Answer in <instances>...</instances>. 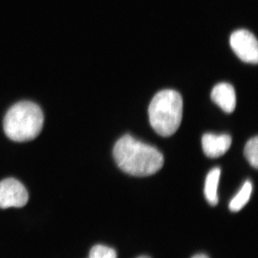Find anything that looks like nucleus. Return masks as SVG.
Here are the masks:
<instances>
[{
	"label": "nucleus",
	"instance_id": "nucleus-8",
	"mask_svg": "<svg viewBox=\"0 0 258 258\" xmlns=\"http://www.w3.org/2000/svg\"><path fill=\"white\" fill-rule=\"evenodd\" d=\"M221 170L220 168H214L207 176L205 185V196L207 201L212 206L218 204L219 198L217 196V187L220 181Z\"/></svg>",
	"mask_w": 258,
	"mask_h": 258
},
{
	"label": "nucleus",
	"instance_id": "nucleus-1",
	"mask_svg": "<svg viewBox=\"0 0 258 258\" xmlns=\"http://www.w3.org/2000/svg\"><path fill=\"white\" fill-rule=\"evenodd\" d=\"M113 157L122 171L135 176L152 175L160 170L164 162L162 154L155 147L128 134L115 144Z\"/></svg>",
	"mask_w": 258,
	"mask_h": 258
},
{
	"label": "nucleus",
	"instance_id": "nucleus-2",
	"mask_svg": "<svg viewBox=\"0 0 258 258\" xmlns=\"http://www.w3.org/2000/svg\"><path fill=\"white\" fill-rule=\"evenodd\" d=\"M44 115L41 108L30 101H22L10 108L4 118V131L14 142L33 140L42 131Z\"/></svg>",
	"mask_w": 258,
	"mask_h": 258
},
{
	"label": "nucleus",
	"instance_id": "nucleus-11",
	"mask_svg": "<svg viewBox=\"0 0 258 258\" xmlns=\"http://www.w3.org/2000/svg\"><path fill=\"white\" fill-rule=\"evenodd\" d=\"M89 258H117L115 251L102 244L93 246L90 251Z\"/></svg>",
	"mask_w": 258,
	"mask_h": 258
},
{
	"label": "nucleus",
	"instance_id": "nucleus-4",
	"mask_svg": "<svg viewBox=\"0 0 258 258\" xmlns=\"http://www.w3.org/2000/svg\"><path fill=\"white\" fill-rule=\"evenodd\" d=\"M230 42L231 47L240 60L249 63H257L258 44L253 34L248 30H236L231 35Z\"/></svg>",
	"mask_w": 258,
	"mask_h": 258
},
{
	"label": "nucleus",
	"instance_id": "nucleus-9",
	"mask_svg": "<svg viewBox=\"0 0 258 258\" xmlns=\"http://www.w3.org/2000/svg\"><path fill=\"white\" fill-rule=\"evenodd\" d=\"M252 191V185L251 181H246L239 192L235 198L231 200L229 208L232 212L240 211L248 203Z\"/></svg>",
	"mask_w": 258,
	"mask_h": 258
},
{
	"label": "nucleus",
	"instance_id": "nucleus-12",
	"mask_svg": "<svg viewBox=\"0 0 258 258\" xmlns=\"http://www.w3.org/2000/svg\"><path fill=\"white\" fill-rule=\"evenodd\" d=\"M192 258H209L208 256L205 255V254H197V255L194 256Z\"/></svg>",
	"mask_w": 258,
	"mask_h": 258
},
{
	"label": "nucleus",
	"instance_id": "nucleus-6",
	"mask_svg": "<svg viewBox=\"0 0 258 258\" xmlns=\"http://www.w3.org/2000/svg\"><path fill=\"white\" fill-rule=\"evenodd\" d=\"M202 144L204 153L207 157L218 158L229 150L232 144V138L227 134H206L203 137Z\"/></svg>",
	"mask_w": 258,
	"mask_h": 258
},
{
	"label": "nucleus",
	"instance_id": "nucleus-5",
	"mask_svg": "<svg viewBox=\"0 0 258 258\" xmlns=\"http://www.w3.org/2000/svg\"><path fill=\"white\" fill-rule=\"evenodd\" d=\"M28 198L26 188L18 180L9 178L0 181V208H23Z\"/></svg>",
	"mask_w": 258,
	"mask_h": 258
},
{
	"label": "nucleus",
	"instance_id": "nucleus-3",
	"mask_svg": "<svg viewBox=\"0 0 258 258\" xmlns=\"http://www.w3.org/2000/svg\"><path fill=\"white\" fill-rule=\"evenodd\" d=\"M183 101L174 90H164L153 98L149 107V120L153 129L161 137L173 135L182 119Z\"/></svg>",
	"mask_w": 258,
	"mask_h": 258
},
{
	"label": "nucleus",
	"instance_id": "nucleus-10",
	"mask_svg": "<svg viewBox=\"0 0 258 258\" xmlns=\"http://www.w3.org/2000/svg\"><path fill=\"white\" fill-rule=\"evenodd\" d=\"M258 138L257 137L249 139L244 147V154L249 164L255 169L258 166Z\"/></svg>",
	"mask_w": 258,
	"mask_h": 258
},
{
	"label": "nucleus",
	"instance_id": "nucleus-7",
	"mask_svg": "<svg viewBox=\"0 0 258 258\" xmlns=\"http://www.w3.org/2000/svg\"><path fill=\"white\" fill-rule=\"evenodd\" d=\"M212 101L227 113H232L236 107L235 91L232 85L221 83L216 85L211 93Z\"/></svg>",
	"mask_w": 258,
	"mask_h": 258
},
{
	"label": "nucleus",
	"instance_id": "nucleus-13",
	"mask_svg": "<svg viewBox=\"0 0 258 258\" xmlns=\"http://www.w3.org/2000/svg\"><path fill=\"white\" fill-rule=\"evenodd\" d=\"M138 258H151V257H147V256H142V257H139Z\"/></svg>",
	"mask_w": 258,
	"mask_h": 258
}]
</instances>
